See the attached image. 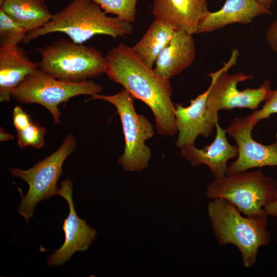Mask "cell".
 <instances>
[{
  "instance_id": "cell-14",
  "label": "cell",
  "mask_w": 277,
  "mask_h": 277,
  "mask_svg": "<svg viewBox=\"0 0 277 277\" xmlns=\"http://www.w3.org/2000/svg\"><path fill=\"white\" fill-rule=\"evenodd\" d=\"M216 134L213 141L202 149L194 145L184 146L181 149L182 155L195 167L201 164L209 168L214 179L221 177L226 174L227 162L237 157L238 148L228 142L226 131L217 123L215 126Z\"/></svg>"
},
{
  "instance_id": "cell-22",
  "label": "cell",
  "mask_w": 277,
  "mask_h": 277,
  "mask_svg": "<svg viewBox=\"0 0 277 277\" xmlns=\"http://www.w3.org/2000/svg\"><path fill=\"white\" fill-rule=\"evenodd\" d=\"M46 132V129L38 122L32 121L27 128L17 131V144L21 149L27 147L41 148L45 145Z\"/></svg>"
},
{
  "instance_id": "cell-12",
  "label": "cell",
  "mask_w": 277,
  "mask_h": 277,
  "mask_svg": "<svg viewBox=\"0 0 277 277\" xmlns=\"http://www.w3.org/2000/svg\"><path fill=\"white\" fill-rule=\"evenodd\" d=\"M60 186L58 195L66 200L69 213L64 220L63 226L65 242L47 259L48 264L51 266L63 265L76 252L87 250L97 234L96 230L76 214L72 198V182L69 178L66 179L61 182Z\"/></svg>"
},
{
  "instance_id": "cell-2",
  "label": "cell",
  "mask_w": 277,
  "mask_h": 277,
  "mask_svg": "<svg viewBox=\"0 0 277 277\" xmlns=\"http://www.w3.org/2000/svg\"><path fill=\"white\" fill-rule=\"evenodd\" d=\"M133 31L131 23L109 16L100 6L90 0H72L52 15L42 28L28 32L23 43L27 44L49 33L61 32L72 42L83 44L97 35L124 37Z\"/></svg>"
},
{
  "instance_id": "cell-3",
  "label": "cell",
  "mask_w": 277,
  "mask_h": 277,
  "mask_svg": "<svg viewBox=\"0 0 277 277\" xmlns=\"http://www.w3.org/2000/svg\"><path fill=\"white\" fill-rule=\"evenodd\" d=\"M208 219L220 246L228 244L239 250L243 266H254L259 248L269 244L267 218L244 217L230 202L215 199L207 207Z\"/></svg>"
},
{
  "instance_id": "cell-23",
  "label": "cell",
  "mask_w": 277,
  "mask_h": 277,
  "mask_svg": "<svg viewBox=\"0 0 277 277\" xmlns=\"http://www.w3.org/2000/svg\"><path fill=\"white\" fill-rule=\"evenodd\" d=\"M274 113H277V89L271 90L262 108L254 110L249 116L256 125L261 120L268 118Z\"/></svg>"
},
{
  "instance_id": "cell-21",
  "label": "cell",
  "mask_w": 277,
  "mask_h": 277,
  "mask_svg": "<svg viewBox=\"0 0 277 277\" xmlns=\"http://www.w3.org/2000/svg\"><path fill=\"white\" fill-rule=\"evenodd\" d=\"M98 5L106 13L116 15L121 21L133 23L135 21L138 0H90Z\"/></svg>"
},
{
  "instance_id": "cell-15",
  "label": "cell",
  "mask_w": 277,
  "mask_h": 277,
  "mask_svg": "<svg viewBox=\"0 0 277 277\" xmlns=\"http://www.w3.org/2000/svg\"><path fill=\"white\" fill-rule=\"evenodd\" d=\"M271 14L257 0H226L220 10L207 13L199 26L197 34L210 32L233 24H247L256 17Z\"/></svg>"
},
{
  "instance_id": "cell-27",
  "label": "cell",
  "mask_w": 277,
  "mask_h": 277,
  "mask_svg": "<svg viewBox=\"0 0 277 277\" xmlns=\"http://www.w3.org/2000/svg\"><path fill=\"white\" fill-rule=\"evenodd\" d=\"M14 138V135L5 131L4 129L1 127L0 130V141L1 142L11 140Z\"/></svg>"
},
{
  "instance_id": "cell-9",
  "label": "cell",
  "mask_w": 277,
  "mask_h": 277,
  "mask_svg": "<svg viewBox=\"0 0 277 277\" xmlns=\"http://www.w3.org/2000/svg\"><path fill=\"white\" fill-rule=\"evenodd\" d=\"M239 55L238 49L232 50L228 61L219 70L208 74L211 79L208 87V101L217 111L244 108L255 110L260 103L266 101L271 91L270 83L265 80L257 88L239 90L237 86L242 82L253 78L251 75L239 72L228 74L229 69L236 64Z\"/></svg>"
},
{
  "instance_id": "cell-8",
  "label": "cell",
  "mask_w": 277,
  "mask_h": 277,
  "mask_svg": "<svg viewBox=\"0 0 277 277\" xmlns=\"http://www.w3.org/2000/svg\"><path fill=\"white\" fill-rule=\"evenodd\" d=\"M76 138L67 134L58 149L27 170L10 168V174L25 181L28 185L27 194L22 196L18 213L27 223L34 213L38 203L58 193L57 182L63 173L62 166L66 159L75 149Z\"/></svg>"
},
{
  "instance_id": "cell-30",
  "label": "cell",
  "mask_w": 277,
  "mask_h": 277,
  "mask_svg": "<svg viewBox=\"0 0 277 277\" xmlns=\"http://www.w3.org/2000/svg\"><path fill=\"white\" fill-rule=\"evenodd\" d=\"M276 141H277V132H276Z\"/></svg>"
},
{
  "instance_id": "cell-19",
  "label": "cell",
  "mask_w": 277,
  "mask_h": 277,
  "mask_svg": "<svg viewBox=\"0 0 277 277\" xmlns=\"http://www.w3.org/2000/svg\"><path fill=\"white\" fill-rule=\"evenodd\" d=\"M174 32L169 24L154 19L142 38L131 48L144 62L152 68L161 51L171 39Z\"/></svg>"
},
{
  "instance_id": "cell-28",
  "label": "cell",
  "mask_w": 277,
  "mask_h": 277,
  "mask_svg": "<svg viewBox=\"0 0 277 277\" xmlns=\"http://www.w3.org/2000/svg\"><path fill=\"white\" fill-rule=\"evenodd\" d=\"M274 0H257L264 7L269 10Z\"/></svg>"
},
{
  "instance_id": "cell-7",
  "label": "cell",
  "mask_w": 277,
  "mask_h": 277,
  "mask_svg": "<svg viewBox=\"0 0 277 277\" xmlns=\"http://www.w3.org/2000/svg\"><path fill=\"white\" fill-rule=\"evenodd\" d=\"M134 98L124 89L110 95L95 94L89 100L105 101L116 108L122 123L125 143L124 153L119 157L118 162L125 170L141 171L147 167L151 155L145 142L151 138L154 132L148 119L136 112Z\"/></svg>"
},
{
  "instance_id": "cell-20",
  "label": "cell",
  "mask_w": 277,
  "mask_h": 277,
  "mask_svg": "<svg viewBox=\"0 0 277 277\" xmlns=\"http://www.w3.org/2000/svg\"><path fill=\"white\" fill-rule=\"evenodd\" d=\"M28 33L24 26L0 8V46L18 45Z\"/></svg>"
},
{
  "instance_id": "cell-6",
  "label": "cell",
  "mask_w": 277,
  "mask_h": 277,
  "mask_svg": "<svg viewBox=\"0 0 277 277\" xmlns=\"http://www.w3.org/2000/svg\"><path fill=\"white\" fill-rule=\"evenodd\" d=\"M103 87L90 80L69 82L57 78L37 68L29 74L11 92L17 101L25 104H38L51 114L53 123H61L62 113L58 106L80 95L91 96L102 92Z\"/></svg>"
},
{
  "instance_id": "cell-1",
  "label": "cell",
  "mask_w": 277,
  "mask_h": 277,
  "mask_svg": "<svg viewBox=\"0 0 277 277\" xmlns=\"http://www.w3.org/2000/svg\"><path fill=\"white\" fill-rule=\"evenodd\" d=\"M105 60V74L150 108L157 133L166 136L175 134L177 130L169 80L157 75L152 68L133 52L131 47L124 43L110 49Z\"/></svg>"
},
{
  "instance_id": "cell-11",
  "label": "cell",
  "mask_w": 277,
  "mask_h": 277,
  "mask_svg": "<svg viewBox=\"0 0 277 277\" xmlns=\"http://www.w3.org/2000/svg\"><path fill=\"white\" fill-rule=\"evenodd\" d=\"M209 90H207L190 100V105L175 106L174 113L178 131L176 146L181 148L194 145L199 135L209 136L218 123V111L213 109L208 101Z\"/></svg>"
},
{
  "instance_id": "cell-4",
  "label": "cell",
  "mask_w": 277,
  "mask_h": 277,
  "mask_svg": "<svg viewBox=\"0 0 277 277\" xmlns=\"http://www.w3.org/2000/svg\"><path fill=\"white\" fill-rule=\"evenodd\" d=\"M206 196L225 199L246 216L267 218L264 209L277 196V182L261 170L225 174L210 182Z\"/></svg>"
},
{
  "instance_id": "cell-26",
  "label": "cell",
  "mask_w": 277,
  "mask_h": 277,
  "mask_svg": "<svg viewBox=\"0 0 277 277\" xmlns=\"http://www.w3.org/2000/svg\"><path fill=\"white\" fill-rule=\"evenodd\" d=\"M264 210L268 215L277 217V196L273 201L265 207Z\"/></svg>"
},
{
  "instance_id": "cell-17",
  "label": "cell",
  "mask_w": 277,
  "mask_h": 277,
  "mask_svg": "<svg viewBox=\"0 0 277 277\" xmlns=\"http://www.w3.org/2000/svg\"><path fill=\"white\" fill-rule=\"evenodd\" d=\"M37 68L18 45L0 46V102L9 101L12 91Z\"/></svg>"
},
{
  "instance_id": "cell-31",
  "label": "cell",
  "mask_w": 277,
  "mask_h": 277,
  "mask_svg": "<svg viewBox=\"0 0 277 277\" xmlns=\"http://www.w3.org/2000/svg\"><path fill=\"white\" fill-rule=\"evenodd\" d=\"M276 243H277V236H276Z\"/></svg>"
},
{
  "instance_id": "cell-29",
  "label": "cell",
  "mask_w": 277,
  "mask_h": 277,
  "mask_svg": "<svg viewBox=\"0 0 277 277\" xmlns=\"http://www.w3.org/2000/svg\"><path fill=\"white\" fill-rule=\"evenodd\" d=\"M4 0H0V4L3 2Z\"/></svg>"
},
{
  "instance_id": "cell-24",
  "label": "cell",
  "mask_w": 277,
  "mask_h": 277,
  "mask_svg": "<svg viewBox=\"0 0 277 277\" xmlns=\"http://www.w3.org/2000/svg\"><path fill=\"white\" fill-rule=\"evenodd\" d=\"M12 114L13 125L17 131L25 129L32 121L29 115L19 106L14 108Z\"/></svg>"
},
{
  "instance_id": "cell-5",
  "label": "cell",
  "mask_w": 277,
  "mask_h": 277,
  "mask_svg": "<svg viewBox=\"0 0 277 277\" xmlns=\"http://www.w3.org/2000/svg\"><path fill=\"white\" fill-rule=\"evenodd\" d=\"M38 68L56 78L80 82L105 73L106 60L95 48L61 37L37 49Z\"/></svg>"
},
{
  "instance_id": "cell-13",
  "label": "cell",
  "mask_w": 277,
  "mask_h": 277,
  "mask_svg": "<svg viewBox=\"0 0 277 277\" xmlns=\"http://www.w3.org/2000/svg\"><path fill=\"white\" fill-rule=\"evenodd\" d=\"M209 11L207 0H154L152 7L155 19L191 35Z\"/></svg>"
},
{
  "instance_id": "cell-18",
  "label": "cell",
  "mask_w": 277,
  "mask_h": 277,
  "mask_svg": "<svg viewBox=\"0 0 277 277\" xmlns=\"http://www.w3.org/2000/svg\"><path fill=\"white\" fill-rule=\"evenodd\" d=\"M0 8L24 26L28 32L44 26L52 15L46 0H4Z\"/></svg>"
},
{
  "instance_id": "cell-25",
  "label": "cell",
  "mask_w": 277,
  "mask_h": 277,
  "mask_svg": "<svg viewBox=\"0 0 277 277\" xmlns=\"http://www.w3.org/2000/svg\"><path fill=\"white\" fill-rule=\"evenodd\" d=\"M265 40L271 48L277 53V19L271 24L267 30Z\"/></svg>"
},
{
  "instance_id": "cell-16",
  "label": "cell",
  "mask_w": 277,
  "mask_h": 277,
  "mask_svg": "<svg viewBox=\"0 0 277 277\" xmlns=\"http://www.w3.org/2000/svg\"><path fill=\"white\" fill-rule=\"evenodd\" d=\"M195 57L192 35L174 31L171 39L157 58L153 70L159 76L169 80L189 67Z\"/></svg>"
},
{
  "instance_id": "cell-10",
  "label": "cell",
  "mask_w": 277,
  "mask_h": 277,
  "mask_svg": "<svg viewBox=\"0 0 277 277\" xmlns=\"http://www.w3.org/2000/svg\"><path fill=\"white\" fill-rule=\"evenodd\" d=\"M256 124L249 115L235 117L226 130L238 148L237 159L227 167L226 175L253 168L277 166V141L265 145L255 141L251 132Z\"/></svg>"
}]
</instances>
